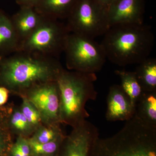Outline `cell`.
Wrapping results in <instances>:
<instances>
[{"instance_id":"6da1fadb","label":"cell","mask_w":156,"mask_h":156,"mask_svg":"<svg viewBox=\"0 0 156 156\" xmlns=\"http://www.w3.org/2000/svg\"><path fill=\"white\" fill-rule=\"evenodd\" d=\"M64 69L58 58L18 51L0 60V87L20 96L36 85L57 81Z\"/></svg>"},{"instance_id":"7a4b0ae2","label":"cell","mask_w":156,"mask_h":156,"mask_svg":"<svg viewBox=\"0 0 156 156\" xmlns=\"http://www.w3.org/2000/svg\"><path fill=\"white\" fill-rule=\"evenodd\" d=\"M154 44L150 27L121 24L112 27L101 43L107 58L120 66L139 64L148 57Z\"/></svg>"},{"instance_id":"3957f363","label":"cell","mask_w":156,"mask_h":156,"mask_svg":"<svg viewBox=\"0 0 156 156\" xmlns=\"http://www.w3.org/2000/svg\"><path fill=\"white\" fill-rule=\"evenodd\" d=\"M90 156H156V128L136 115L113 136L98 137Z\"/></svg>"},{"instance_id":"277c9868","label":"cell","mask_w":156,"mask_h":156,"mask_svg":"<svg viewBox=\"0 0 156 156\" xmlns=\"http://www.w3.org/2000/svg\"><path fill=\"white\" fill-rule=\"evenodd\" d=\"M96 80L95 73L63 70L57 80L61 124L73 127L89 116L86 105L87 101L97 98L94 84Z\"/></svg>"},{"instance_id":"5b68a950","label":"cell","mask_w":156,"mask_h":156,"mask_svg":"<svg viewBox=\"0 0 156 156\" xmlns=\"http://www.w3.org/2000/svg\"><path fill=\"white\" fill-rule=\"evenodd\" d=\"M69 33L59 20L42 16L37 28L20 43L18 51L58 58Z\"/></svg>"},{"instance_id":"8992f818","label":"cell","mask_w":156,"mask_h":156,"mask_svg":"<svg viewBox=\"0 0 156 156\" xmlns=\"http://www.w3.org/2000/svg\"><path fill=\"white\" fill-rule=\"evenodd\" d=\"M63 52L69 70L95 73L103 67L106 56L102 46L94 39L69 33Z\"/></svg>"},{"instance_id":"52a82bcc","label":"cell","mask_w":156,"mask_h":156,"mask_svg":"<svg viewBox=\"0 0 156 156\" xmlns=\"http://www.w3.org/2000/svg\"><path fill=\"white\" fill-rule=\"evenodd\" d=\"M70 33L94 39L110 28L107 11L95 0H78L67 18Z\"/></svg>"},{"instance_id":"ba28073f","label":"cell","mask_w":156,"mask_h":156,"mask_svg":"<svg viewBox=\"0 0 156 156\" xmlns=\"http://www.w3.org/2000/svg\"><path fill=\"white\" fill-rule=\"evenodd\" d=\"M23 96L39 112L44 125L61 124L60 92L57 81L38 84L26 91Z\"/></svg>"},{"instance_id":"9c48e42d","label":"cell","mask_w":156,"mask_h":156,"mask_svg":"<svg viewBox=\"0 0 156 156\" xmlns=\"http://www.w3.org/2000/svg\"><path fill=\"white\" fill-rule=\"evenodd\" d=\"M72 128L69 135L65 136L57 156H90L99 136L98 129L86 119Z\"/></svg>"},{"instance_id":"30bf717a","label":"cell","mask_w":156,"mask_h":156,"mask_svg":"<svg viewBox=\"0 0 156 156\" xmlns=\"http://www.w3.org/2000/svg\"><path fill=\"white\" fill-rule=\"evenodd\" d=\"M145 0H115L107 11L110 27L144 23Z\"/></svg>"},{"instance_id":"8fae6325","label":"cell","mask_w":156,"mask_h":156,"mask_svg":"<svg viewBox=\"0 0 156 156\" xmlns=\"http://www.w3.org/2000/svg\"><path fill=\"white\" fill-rule=\"evenodd\" d=\"M106 119L110 122L126 121L135 115V108L131 99L120 85L110 87L107 97Z\"/></svg>"},{"instance_id":"7c38bea8","label":"cell","mask_w":156,"mask_h":156,"mask_svg":"<svg viewBox=\"0 0 156 156\" xmlns=\"http://www.w3.org/2000/svg\"><path fill=\"white\" fill-rule=\"evenodd\" d=\"M34 8L20 7L12 17L11 22L20 43L24 41L37 28L42 19Z\"/></svg>"},{"instance_id":"4fadbf2b","label":"cell","mask_w":156,"mask_h":156,"mask_svg":"<svg viewBox=\"0 0 156 156\" xmlns=\"http://www.w3.org/2000/svg\"><path fill=\"white\" fill-rule=\"evenodd\" d=\"M19 47L11 17L0 10V60L18 51Z\"/></svg>"},{"instance_id":"5bb4252c","label":"cell","mask_w":156,"mask_h":156,"mask_svg":"<svg viewBox=\"0 0 156 156\" xmlns=\"http://www.w3.org/2000/svg\"><path fill=\"white\" fill-rule=\"evenodd\" d=\"M78 0H39L35 6L42 16L59 20L67 19Z\"/></svg>"},{"instance_id":"9a60e30c","label":"cell","mask_w":156,"mask_h":156,"mask_svg":"<svg viewBox=\"0 0 156 156\" xmlns=\"http://www.w3.org/2000/svg\"><path fill=\"white\" fill-rule=\"evenodd\" d=\"M6 118L9 129L14 136L29 138L35 131L23 113L20 106L10 105Z\"/></svg>"},{"instance_id":"2e32d148","label":"cell","mask_w":156,"mask_h":156,"mask_svg":"<svg viewBox=\"0 0 156 156\" xmlns=\"http://www.w3.org/2000/svg\"><path fill=\"white\" fill-rule=\"evenodd\" d=\"M135 115L146 125L156 128V91L142 92L135 106Z\"/></svg>"},{"instance_id":"e0dca14e","label":"cell","mask_w":156,"mask_h":156,"mask_svg":"<svg viewBox=\"0 0 156 156\" xmlns=\"http://www.w3.org/2000/svg\"><path fill=\"white\" fill-rule=\"evenodd\" d=\"M138 64L134 72L143 92L156 91V59L148 57Z\"/></svg>"},{"instance_id":"ac0fdd59","label":"cell","mask_w":156,"mask_h":156,"mask_svg":"<svg viewBox=\"0 0 156 156\" xmlns=\"http://www.w3.org/2000/svg\"><path fill=\"white\" fill-rule=\"evenodd\" d=\"M115 73L119 77L124 91L131 99L133 106H136V103L142 95V89L137 81L134 72L117 70Z\"/></svg>"},{"instance_id":"d6986e66","label":"cell","mask_w":156,"mask_h":156,"mask_svg":"<svg viewBox=\"0 0 156 156\" xmlns=\"http://www.w3.org/2000/svg\"><path fill=\"white\" fill-rule=\"evenodd\" d=\"M65 136L62 130L60 124L51 125L43 124L29 138L34 142L43 144L53 141Z\"/></svg>"},{"instance_id":"ffe728a7","label":"cell","mask_w":156,"mask_h":156,"mask_svg":"<svg viewBox=\"0 0 156 156\" xmlns=\"http://www.w3.org/2000/svg\"><path fill=\"white\" fill-rule=\"evenodd\" d=\"M65 136L43 144L34 142L28 138L33 156L40 155L57 156Z\"/></svg>"},{"instance_id":"44dd1931","label":"cell","mask_w":156,"mask_h":156,"mask_svg":"<svg viewBox=\"0 0 156 156\" xmlns=\"http://www.w3.org/2000/svg\"><path fill=\"white\" fill-rule=\"evenodd\" d=\"M20 97L22 99V102L20 106L21 111L29 123L36 131L43 124L40 113L26 98L23 96H20Z\"/></svg>"},{"instance_id":"7402d4cb","label":"cell","mask_w":156,"mask_h":156,"mask_svg":"<svg viewBox=\"0 0 156 156\" xmlns=\"http://www.w3.org/2000/svg\"><path fill=\"white\" fill-rule=\"evenodd\" d=\"M28 138L17 136L11 146L9 156H33Z\"/></svg>"},{"instance_id":"603a6c76","label":"cell","mask_w":156,"mask_h":156,"mask_svg":"<svg viewBox=\"0 0 156 156\" xmlns=\"http://www.w3.org/2000/svg\"><path fill=\"white\" fill-rule=\"evenodd\" d=\"M17 5L20 7L34 8L39 0H15Z\"/></svg>"},{"instance_id":"cb8c5ba5","label":"cell","mask_w":156,"mask_h":156,"mask_svg":"<svg viewBox=\"0 0 156 156\" xmlns=\"http://www.w3.org/2000/svg\"><path fill=\"white\" fill-rule=\"evenodd\" d=\"M9 93V90L5 87H0V106L7 102Z\"/></svg>"},{"instance_id":"d4e9b609","label":"cell","mask_w":156,"mask_h":156,"mask_svg":"<svg viewBox=\"0 0 156 156\" xmlns=\"http://www.w3.org/2000/svg\"><path fill=\"white\" fill-rule=\"evenodd\" d=\"M95 1L107 11L109 7L115 0H95Z\"/></svg>"},{"instance_id":"484cf974","label":"cell","mask_w":156,"mask_h":156,"mask_svg":"<svg viewBox=\"0 0 156 156\" xmlns=\"http://www.w3.org/2000/svg\"><path fill=\"white\" fill-rule=\"evenodd\" d=\"M35 156H51V155H37Z\"/></svg>"}]
</instances>
